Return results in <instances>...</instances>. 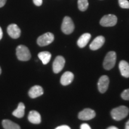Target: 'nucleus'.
<instances>
[{
  "mask_svg": "<svg viewBox=\"0 0 129 129\" xmlns=\"http://www.w3.org/2000/svg\"><path fill=\"white\" fill-rule=\"evenodd\" d=\"M3 35V32L2 29H1V27H0V40L2 39Z\"/></svg>",
  "mask_w": 129,
  "mask_h": 129,
  "instance_id": "27",
  "label": "nucleus"
},
{
  "mask_svg": "<svg viewBox=\"0 0 129 129\" xmlns=\"http://www.w3.org/2000/svg\"><path fill=\"white\" fill-rule=\"evenodd\" d=\"M43 93H44V90L41 86L34 85L29 90L28 94L30 98L34 99L43 95Z\"/></svg>",
  "mask_w": 129,
  "mask_h": 129,
  "instance_id": "12",
  "label": "nucleus"
},
{
  "mask_svg": "<svg viewBox=\"0 0 129 129\" xmlns=\"http://www.w3.org/2000/svg\"><path fill=\"white\" fill-rule=\"evenodd\" d=\"M74 75L71 72L67 71L63 74L60 78V83L63 85H68L73 81Z\"/></svg>",
  "mask_w": 129,
  "mask_h": 129,
  "instance_id": "13",
  "label": "nucleus"
},
{
  "mask_svg": "<svg viewBox=\"0 0 129 129\" xmlns=\"http://www.w3.org/2000/svg\"><path fill=\"white\" fill-rule=\"evenodd\" d=\"M80 129H91V127H90V125L84 123V124H82L81 125Z\"/></svg>",
  "mask_w": 129,
  "mask_h": 129,
  "instance_id": "23",
  "label": "nucleus"
},
{
  "mask_svg": "<svg viewBox=\"0 0 129 129\" xmlns=\"http://www.w3.org/2000/svg\"><path fill=\"white\" fill-rule=\"evenodd\" d=\"M74 28H75V26L71 18L68 16H65L63 20L62 26H61L62 31L64 34L69 35L73 32Z\"/></svg>",
  "mask_w": 129,
  "mask_h": 129,
  "instance_id": "4",
  "label": "nucleus"
},
{
  "mask_svg": "<svg viewBox=\"0 0 129 129\" xmlns=\"http://www.w3.org/2000/svg\"><path fill=\"white\" fill-rule=\"evenodd\" d=\"M25 105H24L23 103L20 102L18 105V106H17V108L13 112L12 114L14 117L20 118L23 117L25 115Z\"/></svg>",
  "mask_w": 129,
  "mask_h": 129,
  "instance_id": "17",
  "label": "nucleus"
},
{
  "mask_svg": "<svg viewBox=\"0 0 129 129\" xmlns=\"http://www.w3.org/2000/svg\"><path fill=\"white\" fill-rule=\"evenodd\" d=\"M2 125L4 129H20V127L9 120H4L2 121Z\"/></svg>",
  "mask_w": 129,
  "mask_h": 129,
  "instance_id": "19",
  "label": "nucleus"
},
{
  "mask_svg": "<svg viewBox=\"0 0 129 129\" xmlns=\"http://www.w3.org/2000/svg\"><path fill=\"white\" fill-rule=\"evenodd\" d=\"M119 6L122 9H129V2L127 0H118Z\"/></svg>",
  "mask_w": 129,
  "mask_h": 129,
  "instance_id": "21",
  "label": "nucleus"
},
{
  "mask_svg": "<svg viewBox=\"0 0 129 129\" xmlns=\"http://www.w3.org/2000/svg\"><path fill=\"white\" fill-rule=\"evenodd\" d=\"M121 96L122 99L124 100H125V101H129V88L128 89H126L124 90L121 93Z\"/></svg>",
  "mask_w": 129,
  "mask_h": 129,
  "instance_id": "22",
  "label": "nucleus"
},
{
  "mask_svg": "<svg viewBox=\"0 0 129 129\" xmlns=\"http://www.w3.org/2000/svg\"><path fill=\"white\" fill-rule=\"evenodd\" d=\"M121 74L125 78H129V64L125 60H121L119 63Z\"/></svg>",
  "mask_w": 129,
  "mask_h": 129,
  "instance_id": "15",
  "label": "nucleus"
},
{
  "mask_svg": "<svg viewBox=\"0 0 129 129\" xmlns=\"http://www.w3.org/2000/svg\"><path fill=\"white\" fill-rule=\"evenodd\" d=\"M16 56L21 61H28L31 58V54L28 48L23 45H20L16 48Z\"/></svg>",
  "mask_w": 129,
  "mask_h": 129,
  "instance_id": "2",
  "label": "nucleus"
},
{
  "mask_svg": "<svg viewBox=\"0 0 129 129\" xmlns=\"http://www.w3.org/2000/svg\"><path fill=\"white\" fill-rule=\"evenodd\" d=\"M65 60L62 56H58L53 63V71L55 74L59 73L63 68Z\"/></svg>",
  "mask_w": 129,
  "mask_h": 129,
  "instance_id": "7",
  "label": "nucleus"
},
{
  "mask_svg": "<svg viewBox=\"0 0 129 129\" xmlns=\"http://www.w3.org/2000/svg\"><path fill=\"white\" fill-rule=\"evenodd\" d=\"M7 0H0V8L3 7L6 4Z\"/></svg>",
  "mask_w": 129,
  "mask_h": 129,
  "instance_id": "26",
  "label": "nucleus"
},
{
  "mask_svg": "<svg viewBox=\"0 0 129 129\" xmlns=\"http://www.w3.org/2000/svg\"><path fill=\"white\" fill-rule=\"evenodd\" d=\"M125 129H129V120L126 122V124H125Z\"/></svg>",
  "mask_w": 129,
  "mask_h": 129,
  "instance_id": "28",
  "label": "nucleus"
},
{
  "mask_svg": "<svg viewBox=\"0 0 129 129\" xmlns=\"http://www.w3.org/2000/svg\"><path fill=\"white\" fill-rule=\"evenodd\" d=\"M96 116V112L90 108L84 109L78 114V118L81 120H90L94 118Z\"/></svg>",
  "mask_w": 129,
  "mask_h": 129,
  "instance_id": "8",
  "label": "nucleus"
},
{
  "mask_svg": "<svg viewBox=\"0 0 129 129\" xmlns=\"http://www.w3.org/2000/svg\"><path fill=\"white\" fill-rule=\"evenodd\" d=\"M117 59V54L115 51H109L105 57L103 66L106 70H110L114 67Z\"/></svg>",
  "mask_w": 129,
  "mask_h": 129,
  "instance_id": "3",
  "label": "nucleus"
},
{
  "mask_svg": "<svg viewBox=\"0 0 129 129\" xmlns=\"http://www.w3.org/2000/svg\"><path fill=\"white\" fill-rule=\"evenodd\" d=\"M55 129H71V128L69 126H68V125H63L57 127V128H56Z\"/></svg>",
  "mask_w": 129,
  "mask_h": 129,
  "instance_id": "25",
  "label": "nucleus"
},
{
  "mask_svg": "<svg viewBox=\"0 0 129 129\" xmlns=\"http://www.w3.org/2000/svg\"><path fill=\"white\" fill-rule=\"evenodd\" d=\"M129 109L125 106H120L113 109L111 112L112 118L116 121H120L128 115Z\"/></svg>",
  "mask_w": 129,
  "mask_h": 129,
  "instance_id": "1",
  "label": "nucleus"
},
{
  "mask_svg": "<svg viewBox=\"0 0 129 129\" xmlns=\"http://www.w3.org/2000/svg\"><path fill=\"white\" fill-rule=\"evenodd\" d=\"M54 40V35L51 32H47L38 37L37 39V44L41 47L46 46L50 44Z\"/></svg>",
  "mask_w": 129,
  "mask_h": 129,
  "instance_id": "5",
  "label": "nucleus"
},
{
  "mask_svg": "<svg viewBox=\"0 0 129 129\" xmlns=\"http://www.w3.org/2000/svg\"><path fill=\"white\" fill-rule=\"evenodd\" d=\"M1 74V67H0V74Z\"/></svg>",
  "mask_w": 129,
  "mask_h": 129,
  "instance_id": "30",
  "label": "nucleus"
},
{
  "mask_svg": "<svg viewBox=\"0 0 129 129\" xmlns=\"http://www.w3.org/2000/svg\"><path fill=\"white\" fill-rule=\"evenodd\" d=\"M28 120L29 122L35 124H38L41 121V118L40 113L36 111H31L29 113Z\"/></svg>",
  "mask_w": 129,
  "mask_h": 129,
  "instance_id": "14",
  "label": "nucleus"
},
{
  "mask_svg": "<svg viewBox=\"0 0 129 129\" xmlns=\"http://www.w3.org/2000/svg\"><path fill=\"white\" fill-rule=\"evenodd\" d=\"M105 39L103 36H98L92 41L90 45V48L92 50H97L103 46L104 44Z\"/></svg>",
  "mask_w": 129,
  "mask_h": 129,
  "instance_id": "11",
  "label": "nucleus"
},
{
  "mask_svg": "<svg viewBox=\"0 0 129 129\" xmlns=\"http://www.w3.org/2000/svg\"><path fill=\"white\" fill-rule=\"evenodd\" d=\"M117 23V17L114 14H107L101 19L100 24L104 27H111L115 26Z\"/></svg>",
  "mask_w": 129,
  "mask_h": 129,
  "instance_id": "6",
  "label": "nucleus"
},
{
  "mask_svg": "<svg viewBox=\"0 0 129 129\" xmlns=\"http://www.w3.org/2000/svg\"><path fill=\"white\" fill-rule=\"evenodd\" d=\"M34 4L37 6H41L43 4V0H33Z\"/></svg>",
  "mask_w": 129,
  "mask_h": 129,
  "instance_id": "24",
  "label": "nucleus"
},
{
  "mask_svg": "<svg viewBox=\"0 0 129 129\" xmlns=\"http://www.w3.org/2000/svg\"><path fill=\"white\" fill-rule=\"evenodd\" d=\"M107 129H118V128L115 126H111V127H109Z\"/></svg>",
  "mask_w": 129,
  "mask_h": 129,
  "instance_id": "29",
  "label": "nucleus"
},
{
  "mask_svg": "<svg viewBox=\"0 0 129 129\" xmlns=\"http://www.w3.org/2000/svg\"><path fill=\"white\" fill-rule=\"evenodd\" d=\"M38 56L43 64H47L50 60L51 54L48 51H42L38 53Z\"/></svg>",
  "mask_w": 129,
  "mask_h": 129,
  "instance_id": "18",
  "label": "nucleus"
},
{
  "mask_svg": "<svg viewBox=\"0 0 129 129\" xmlns=\"http://www.w3.org/2000/svg\"><path fill=\"white\" fill-rule=\"evenodd\" d=\"M7 33L12 38L17 39L20 36L21 30L16 24H11L7 27Z\"/></svg>",
  "mask_w": 129,
  "mask_h": 129,
  "instance_id": "10",
  "label": "nucleus"
},
{
  "mask_svg": "<svg viewBox=\"0 0 129 129\" xmlns=\"http://www.w3.org/2000/svg\"><path fill=\"white\" fill-rule=\"evenodd\" d=\"M109 84V80L108 77L106 75H103L99 78V81H98V90L100 93H104L106 92V90H108Z\"/></svg>",
  "mask_w": 129,
  "mask_h": 129,
  "instance_id": "9",
  "label": "nucleus"
},
{
  "mask_svg": "<svg viewBox=\"0 0 129 129\" xmlns=\"http://www.w3.org/2000/svg\"><path fill=\"white\" fill-rule=\"evenodd\" d=\"M91 38V35L89 33H85L81 36L77 41V44L79 47L83 48L86 46L88 41Z\"/></svg>",
  "mask_w": 129,
  "mask_h": 129,
  "instance_id": "16",
  "label": "nucleus"
},
{
  "mask_svg": "<svg viewBox=\"0 0 129 129\" xmlns=\"http://www.w3.org/2000/svg\"><path fill=\"white\" fill-rule=\"evenodd\" d=\"M78 7L80 11L84 12L88 7V0H78Z\"/></svg>",
  "mask_w": 129,
  "mask_h": 129,
  "instance_id": "20",
  "label": "nucleus"
}]
</instances>
